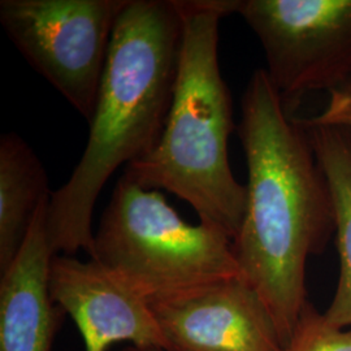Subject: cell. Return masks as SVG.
Returning a JSON list of instances; mask_svg holds the SVG:
<instances>
[{
	"label": "cell",
	"mask_w": 351,
	"mask_h": 351,
	"mask_svg": "<svg viewBox=\"0 0 351 351\" xmlns=\"http://www.w3.org/2000/svg\"><path fill=\"white\" fill-rule=\"evenodd\" d=\"M239 138L249 181L233 249L241 276L262 298L285 346L306 300V263L335 232L330 189L303 126L265 69L241 103Z\"/></svg>",
	"instance_id": "1"
},
{
	"label": "cell",
	"mask_w": 351,
	"mask_h": 351,
	"mask_svg": "<svg viewBox=\"0 0 351 351\" xmlns=\"http://www.w3.org/2000/svg\"><path fill=\"white\" fill-rule=\"evenodd\" d=\"M182 42L177 0H129L113 33L88 143L75 171L52 193L46 229L53 255L94 256L97 199L123 165L162 137L173 101Z\"/></svg>",
	"instance_id": "2"
},
{
	"label": "cell",
	"mask_w": 351,
	"mask_h": 351,
	"mask_svg": "<svg viewBox=\"0 0 351 351\" xmlns=\"http://www.w3.org/2000/svg\"><path fill=\"white\" fill-rule=\"evenodd\" d=\"M239 0H177L182 42L175 94L162 137L124 175L142 188L163 189L188 202L202 223L236 239L246 186L234 178L228 139L234 129L232 98L219 65L220 20Z\"/></svg>",
	"instance_id": "3"
},
{
	"label": "cell",
	"mask_w": 351,
	"mask_h": 351,
	"mask_svg": "<svg viewBox=\"0 0 351 351\" xmlns=\"http://www.w3.org/2000/svg\"><path fill=\"white\" fill-rule=\"evenodd\" d=\"M149 303L241 277L233 239L188 224L156 190L123 175L94 234L91 258Z\"/></svg>",
	"instance_id": "4"
},
{
	"label": "cell",
	"mask_w": 351,
	"mask_h": 351,
	"mask_svg": "<svg viewBox=\"0 0 351 351\" xmlns=\"http://www.w3.org/2000/svg\"><path fill=\"white\" fill-rule=\"evenodd\" d=\"M129 0H1L0 23L39 75L88 123Z\"/></svg>",
	"instance_id": "5"
},
{
	"label": "cell",
	"mask_w": 351,
	"mask_h": 351,
	"mask_svg": "<svg viewBox=\"0 0 351 351\" xmlns=\"http://www.w3.org/2000/svg\"><path fill=\"white\" fill-rule=\"evenodd\" d=\"M237 13L290 116L307 94L351 84V0H239Z\"/></svg>",
	"instance_id": "6"
},
{
	"label": "cell",
	"mask_w": 351,
	"mask_h": 351,
	"mask_svg": "<svg viewBox=\"0 0 351 351\" xmlns=\"http://www.w3.org/2000/svg\"><path fill=\"white\" fill-rule=\"evenodd\" d=\"M150 306L167 351H284L272 315L241 277Z\"/></svg>",
	"instance_id": "7"
},
{
	"label": "cell",
	"mask_w": 351,
	"mask_h": 351,
	"mask_svg": "<svg viewBox=\"0 0 351 351\" xmlns=\"http://www.w3.org/2000/svg\"><path fill=\"white\" fill-rule=\"evenodd\" d=\"M51 300L78 328L86 351H107L113 343L156 346L167 341L150 303L94 259L52 258Z\"/></svg>",
	"instance_id": "8"
},
{
	"label": "cell",
	"mask_w": 351,
	"mask_h": 351,
	"mask_svg": "<svg viewBox=\"0 0 351 351\" xmlns=\"http://www.w3.org/2000/svg\"><path fill=\"white\" fill-rule=\"evenodd\" d=\"M51 199L38 210L23 247L0 278V351H51L63 310L51 300L46 229Z\"/></svg>",
	"instance_id": "9"
},
{
	"label": "cell",
	"mask_w": 351,
	"mask_h": 351,
	"mask_svg": "<svg viewBox=\"0 0 351 351\" xmlns=\"http://www.w3.org/2000/svg\"><path fill=\"white\" fill-rule=\"evenodd\" d=\"M306 130L332 194L339 284L324 315L339 328H351V126L294 116Z\"/></svg>",
	"instance_id": "10"
},
{
	"label": "cell",
	"mask_w": 351,
	"mask_h": 351,
	"mask_svg": "<svg viewBox=\"0 0 351 351\" xmlns=\"http://www.w3.org/2000/svg\"><path fill=\"white\" fill-rule=\"evenodd\" d=\"M47 172L16 133L0 138V272L23 247L40 206L51 199Z\"/></svg>",
	"instance_id": "11"
},
{
	"label": "cell",
	"mask_w": 351,
	"mask_h": 351,
	"mask_svg": "<svg viewBox=\"0 0 351 351\" xmlns=\"http://www.w3.org/2000/svg\"><path fill=\"white\" fill-rule=\"evenodd\" d=\"M284 351H351V328L333 326L307 302Z\"/></svg>",
	"instance_id": "12"
},
{
	"label": "cell",
	"mask_w": 351,
	"mask_h": 351,
	"mask_svg": "<svg viewBox=\"0 0 351 351\" xmlns=\"http://www.w3.org/2000/svg\"><path fill=\"white\" fill-rule=\"evenodd\" d=\"M121 351H167L162 349V348H156V346H134V345H130L125 348L124 350Z\"/></svg>",
	"instance_id": "13"
}]
</instances>
